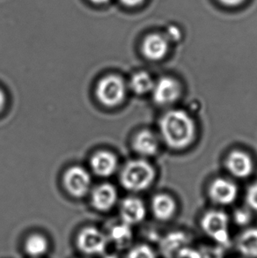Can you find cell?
I'll return each instance as SVG.
<instances>
[{
  "label": "cell",
  "instance_id": "6da1fadb",
  "mask_svg": "<svg viewBox=\"0 0 257 258\" xmlns=\"http://www.w3.org/2000/svg\"><path fill=\"white\" fill-rule=\"evenodd\" d=\"M159 136L161 143L175 152L188 149L198 137V126L188 111L170 108L159 121Z\"/></svg>",
  "mask_w": 257,
  "mask_h": 258
},
{
  "label": "cell",
  "instance_id": "7a4b0ae2",
  "mask_svg": "<svg viewBox=\"0 0 257 258\" xmlns=\"http://www.w3.org/2000/svg\"><path fill=\"white\" fill-rule=\"evenodd\" d=\"M156 179V170L146 159L128 161L121 172L122 186L132 192H141L149 188Z\"/></svg>",
  "mask_w": 257,
  "mask_h": 258
},
{
  "label": "cell",
  "instance_id": "3957f363",
  "mask_svg": "<svg viewBox=\"0 0 257 258\" xmlns=\"http://www.w3.org/2000/svg\"><path fill=\"white\" fill-rule=\"evenodd\" d=\"M200 227L205 235L219 246L230 242V218L222 210H210L202 216Z\"/></svg>",
  "mask_w": 257,
  "mask_h": 258
},
{
  "label": "cell",
  "instance_id": "277c9868",
  "mask_svg": "<svg viewBox=\"0 0 257 258\" xmlns=\"http://www.w3.org/2000/svg\"><path fill=\"white\" fill-rule=\"evenodd\" d=\"M127 95V85L117 75H108L99 81L96 96L101 104L114 108L122 104Z\"/></svg>",
  "mask_w": 257,
  "mask_h": 258
},
{
  "label": "cell",
  "instance_id": "5b68a950",
  "mask_svg": "<svg viewBox=\"0 0 257 258\" xmlns=\"http://www.w3.org/2000/svg\"><path fill=\"white\" fill-rule=\"evenodd\" d=\"M108 236L97 227H84L76 237L78 250L87 256H101L107 252Z\"/></svg>",
  "mask_w": 257,
  "mask_h": 258
},
{
  "label": "cell",
  "instance_id": "8992f818",
  "mask_svg": "<svg viewBox=\"0 0 257 258\" xmlns=\"http://www.w3.org/2000/svg\"><path fill=\"white\" fill-rule=\"evenodd\" d=\"M182 94L183 88L181 82L171 76H163L155 81L151 93L155 104L168 108L180 101Z\"/></svg>",
  "mask_w": 257,
  "mask_h": 258
},
{
  "label": "cell",
  "instance_id": "52a82bcc",
  "mask_svg": "<svg viewBox=\"0 0 257 258\" xmlns=\"http://www.w3.org/2000/svg\"><path fill=\"white\" fill-rule=\"evenodd\" d=\"M239 187L236 182L226 177H217L208 187V196L216 206H230L236 202L239 197Z\"/></svg>",
  "mask_w": 257,
  "mask_h": 258
},
{
  "label": "cell",
  "instance_id": "ba28073f",
  "mask_svg": "<svg viewBox=\"0 0 257 258\" xmlns=\"http://www.w3.org/2000/svg\"><path fill=\"white\" fill-rule=\"evenodd\" d=\"M191 239L183 231H174L164 235L160 243L164 258H186L191 249Z\"/></svg>",
  "mask_w": 257,
  "mask_h": 258
},
{
  "label": "cell",
  "instance_id": "9c48e42d",
  "mask_svg": "<svg viewBox=\"0 0 257 258\" xmlns=\"http://www.w3.org/2000/svg\"><path fill=\"white\" fill-rule=\"evenodd\" d=\"M225 168L232 177L244 180L254 174L255 164L253 158L247 152L234 149L226 155Z\"/></svg>",
  "mask_w": 257,
  "mask_h": 258
},
{
  "label": "cell",
  "instance_id": "30bf717a",
  "mask_svg": "<svg viewBox=\"0 0 257 258\" xmlns=\"http://www.w3.org/2000/svg\"><path fill=\"white\" fill-rule=\"evenodd\" d=\"M92 178L87 170L81 167H72L63 175V185L69 194L82 198L90 190Z\"/></svg>",
  "mask_w": 257,
  "mask_h": 258
},
{
  "label": "cell",
  "instance_id": "8fae6325",
  "mask_svg": "<svg viewBox=\"0 0 257 258\" xmlns=\"http://www.w3.org/2000/svg\"><path fill=\"white\" fill-rule=\"evenodd\" d=\"M170 45V42L164 34L152 33L143 39L141 52L146 59L158 62L168 55Z\"/></svg>",
  "mask_w": 257,
  "mask_h": 258
},
{
  "label": "cell",
  "instance_id": "7c38bea8",
  "mask_svg": "<svg viewBox=\"0 0 257 258\" xmlns=\"http://www.w3.org/2000/svg\"><path fill=\"white\" fill-rule=\"evenodd\" d=\"M160 136L150 130H142L133 139L132 147L143 159L154 157L160 152Z\"/></svg>",
  "mask_w": 257,
  "mask_h": 258
},
{
  "label": "cell",
  "instance_id": "4fadbf2b",
  "mask_svg": "<svg viewBox=\"0 0 257 258\" xmlns=\"http://www.w3.org/2000/svg\"><path fill=\"white\" fill-rule=\"evenodd\" d=\"M151 210L157 220L160 222H167L173 220L176 215L177 202L170 194L159 193L152 199Z\"/></svg>",
  "mask_w": 257,
  "mask_h": 258
},
{
  "label": "cell",
  "instance_id": "5bb4252c",
  "mask_svg": "<svg viewBox=\"0 0 257 258\" xmlns=\"http://www.w3.org/2000/svg\"><path fill=\"white\" fill-rule=\"evenodd\" d=\"M147 214L145 203L138 198H128L122 201L120 207L122 222L130 226H135L143 222Z\"/></svg>",
  "mask_w": 257,
  "mask_h": 258
},
{
  "label": "cell",
  "instance_id": "9a60e30c",
  "mask_svg": "<svg viewBox=\"0 0 257 258\" xmlns=\"http://www.w3.org/2000/svg\"><path fill=\"white\" fill-rule=\"evenodd\" d=\"M90 164L92 170L96 175L108 177L116 171L118 168V160L111 152L100 151L93 155Z\"/></svg>",
  "mask_w": 257,
  "mask_h": 258
},
{
  "label": "cell",
  "instance_id": "2e32d148",
  "mask_svg": "<svg viewBox=\"0 0 257 258\" xmlns=\"http://www.w3.org/2000/svg\"><path fill=\"white\" fill-rule=\"evenodd\" d=\"M116 188L109 183L99 185L92 192V205L100 212H108L117 202Z\"/></svg>",
  "mask_w": 257,
  "mask_h": 258
},
{
  "label": "cell",
  "instance_id": "e0dca14e",
  "mask_svg": "<svg viewBox=\"0 0 257 258\" xmlns=\"http://www.w3.org/2000/svg\"><path fill=\"white\" fill-rule=\"evenodd\" d=\"M235 248L244 258H257V227H247L236 238Z\"/></svg>",
  "mask_w": 257,
  "mask_h": 258
},
{
  "label": "cell",
  "instance_id": "ac0fdd59",
  "mask_svg": "<svg viewBox=\"0 0 257 258\" xmlns=\"http://www.w3.org/2000/svg\"><path fill=\"white\" fill-rule=\"evenodd\" d=\"M107 236L108 243L114 245L117 249H127L131 248L133 241L132 227L123 222L116 224L109 229Z\"/></svg>",
  "mask_w": 257,
  "mask_h": 258
},
{
  "label": "cell",
  "instance_id": "d6986e66",
  "mask_svg": "<svg viewBox=\"0 0 257 258\" xmlns=\"http://www.w3.org/2000/svg\"><path fill=\"white\" fill-rule=\"evenodd\" d=\"M23 249L28 257L43 258L49 251V240L42 234H30L25 240Z\"/></svg>",
  "mask_w": 257,
  "mask_h": 258
},
{
  "label": "cell",
  "instance_id": "ffe728a7",
  "mask_svg": "<svg viewBox=\"0 0 257 258\" xmlns=\"http://www.w3.org/2000/svg\"><path fill=\"white\" fill-rule=\"evenodd\" d=\"M154 83L155 80L148 72L141 71L133 74L128 86L136 94L145 95L152 93Z\"/></svg>",
  "mask_w": 257,
  "mask_h": 258
},
{
  "label": "cell",
  "instance_id": "44dd1931",
  "mask_svg": "<svg viewBox=\"0 0 257 258\" xmlns=\"http://www.w3.org/2000/svg\"><path fill=\"white\" fill-rule=\"evenodd\" d=\"M126 258H157L156 252L147 244H139L128 248Z\"/></svg>",
  "mask_w": 257,
  "mask_h": 258
},
{
  "label": "cell",
  "instance_id": "7402d4cb",
  "mask_svg": "<svg viewBox=\"0 0 257 258\" xmlns=\"http://www.w3.org/2000/svg\"><path fill=\"white\" fill-rule=\"evenodd\" d=\"M220 248L202 247L199 248H191L186 258H223Z\"/></svg>",
  "mask_w": 257,
  "mask_h": 258
},
{
  "label": "cell",
  "instance_id": "603a6c76",
  "mask_svg": "<svg viewBox=\"0 0 257 258\" xmlns=\"http://www.w3.org/2000/svg\"><path fill=\"white\" fill-rule=\"evenodd\" d=\"M252 211L248 209L247 207L246 208H240L234 212L233 213V221L234 223L238 226H247L250 223L251 219H252Z\"/></svg>",
  "mask_w": 257,
  "mask_h": 258
},
{
  "label": "cell",
  "instance_id": "cb8c5ba5",
  "mask_svg": "<svg viewBox=\"0 0 257 258\" xmlns=\"http://www.w3.org/2000/svg\"><path fill=\"white\" fill-rule=\"evenodd\" d=\"M245 199L247 208L254 213H257V181L247 188Z\"/></svg>",
  "mask_w": 257,
  "mask_h": 258
},
{
  "label": "cell",
  "instance_id": "d4e9b609",
  "mask_svg": "<svg viewBox=\"0 0 257 258\" xmlns=\"http://www.w3.org/2000/svg\"><path fill=\"white\" fill-rule=\"evenodd\" d=\"M164 35L167 37L171 44L172 43H177L182 38V33H181V29L175 25H168V27L166 29V32L164 33Z\"/></svg>",
  "mask_w": 257,
  "mask_h": 258
},
{
  "label": "cell",
  "instance_id": "484cf974",
  "mask_svg": "<svg viewBox=\"0 0 257 258\" xmlns=\"http://www.w3.org/2000/svg\"><path fill=\"white\" fill-rule=\"evenodd\" d=\"M220 5L226 7H237L242 5L246 0H217Z\"/></svg>",
  "mask_w": 257,
  "mask_h": 258
},
{
  "label": "cell",
  "instance_id": "4316f807",
  "mask_svg": "<svg viewBox=\"0 0 257 258\" xmlns=\"http://www.w3.org/2000/svg\"><path fill=\"white\" fill-rule=\"evenodd\" d=\"M146 0H120V2L128 8H135L141 6Z\"/></svg>",
  "mask_w": 257,
  "mask_h": 258
},
{
  "label": "cell",
  "instance_id": "83f0119b",
  "mask_svg": "<svg viewBox=\"0 0 257 258\" xmlns=\"http://www.w3.org/2000/svg\"><path fill=\"white\" fill-rule=\"evenodd\" d=\"M6 104H7L6 94H5L3 91L0 89V113L3 111L4 108L6 107Z\"/></svg>",
  "mask_w": 257,
  "mask_h": 258
},
{
  "label": "cell",
  "instance_id": "f1b7e54d",
  "mask_svg": "<svg viewBox=\"0 0 257 258\" xmlns=\"http://www.w3.org/2000/svg\"><path fill=\"white\" fill-rule=\"evenodd\" d=\"M101 258H119L118 255L115 253H107L105 252L103 255H101Z\"/></svg>",
  "mask_w": 257,
  "mask_h": 258
},
{
  "label": "cell",
  "instance_id": "f546056e",
  "mask_svg": "<svg viewBox=\"0 0 257 258\" xmlns=\"http://www.w3.org/2000/svg\"><path fill=\"white\" fill-rule=\"evenodd\" d=\"M91 3L94 4V5H98V6H101V5H105V4L108 3L109 0H89Z\"/></svg>",
  "mask_w": 257,
  "mask_h": 258
}]
</instances>
